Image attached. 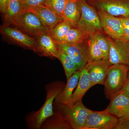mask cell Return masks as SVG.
Returning <instances> with one entry per match:
<instances>
[{"mask_svg":"<svg viewBox=\"0 0 129 129\" xmlns=\"http://www.w3.org/2000/svg\"><path fill=\"white\" fill-rule=\"evenodd\" d=\"M66 84L56 81L51 82L45 86L46 98L39 110L28 114L25 118L28 128L40 129L43 122L53 114V104L56 96L64 89Z\"/></svg>","mask_w":129,"mask_h":129,"instance_id":"1","label":"cell"},{"mask_svg":"<svg viewBox=\"0 0 129 129\" xmlns=\"http://www.w3.org/2000/svg\"><path fill=\"white\" fill-rule=\"evenodd\" d=\"M11 24L35 39L50 31L39 17L28 9L21 11L12 20L9 25Z\"/></svg>","mask_w":129,"mask_h":129,"instance_id":"2","label":"cell"},{"mask_svg":"<svg viewBox=\"0 0 129 129\" xmlns=\"http://www.w3.org/2000/svg\"><path fill=\"white\" fill-rule=\"evenodd\" d=\"M129 67L122 64L110 65L104 85L106 98L109 100L122 90L128 80Z\"/></svg>","mask_w":129,"mask_h":129,"instance_id":"3","label":"cell"},{"mask_svg":"<svg viewBox=\"0 0 129 129\" xmlns=\"http://www.w3.org/2000/svg\"><path fill=\"white\" fill-rule=\"evenodd\" d=\"M81 13L77 27L89 36L98 32H102L101 20L97 12L86 0H78Z\"/></svg>","mask_w":129,"mask_h":129,"instance_id":"4","label":"cell"},{"mask_svg":"<svg viewBox=\"0 0 129 129\" xmlns=\"http://www.w3.org/2000/svg\"><path fill=\"white\" fill-rule=\"evenodd\" d=\"M60 105L63 113L72 129H83L87 117L92 110L84 106L82 99L78 101L72 106L62 104Z\"/></svg>","mask_w":129,"mask_h":129,"instance_id":"5","label":"cell"},{"mask_svg":"<svg viewBox=\"0 0 129 129\" xmlns=\"http://www.w3.org/2000/svg\"><path fill=\"white\" fill-rule=\"evenodd\" d=\"M110 43L108 62L110 65L119 64L129 67V42L123 38L114 39L108 37Z\"/></svg>","mask_w":129,"mask_h":129,"instance_id":"6","label":"cell"},{"mask_svg":"<svg viewBox=\"0 0 129 129\" xmlns=\"http://www.w3.org/2000/svg\"><path fill=\"white\" fill-rule=\"evenodd\" d=\"M119 119L106 109L91 111L86 119L83 129H116Z\"/></svg>","mask_w":129,"mask_h":129,"instance_id":"7","label":"cell"},{"mask_svg":"<svg viewBox=\"0 0 129 129\" xmlns=\"http://www.w3.org/2000/svg\"><path fill=\"white\" fill-rule=\"evenodd\" d=\"M96 10H103L113 16H129V0H88Z\"/></svg>","mask_w":129,"mask_h":129,"instance_id":"8","label":"cell"},{"mask_svg":"<svg viewBox=\"0 0 129 129\" xmlns=\"http://www.w3.org/2000/svg\"><path fill=\"white\" fill-rule=\"evenodd\" d=\"M87 40L75 44H57L58 47L73 59L79 70L85 67L89 61Z\"/></svg>","mask_w":129,"mask_h":129,"instance_id":"9","label":"cell"},{"mask_svg":"<svg viewBox=\"0 0 129 129\" xmlns=\"http://www.w3.org/2000/svg\"><path fill=\"white\" fill-rule=\"evenodd\" d=\"M99 14L103 30L109 37L114 39L123 36V29L120 18L113 16L103 10H96Z\"/></svg>","mask_w":129,"mask_h":129,"instance_id":"10","label":"cell"},{"mask_svg":"<svg viewBox=\"0 0 129 129\" xmlns=\"http://www.w3.org/2000/svg\"><path fill=\"white\" fill-rule=\"evenodd\" d=\"M110 66L108 61L104 59L88 63L86 66L89 75L91 88L97 84L104 85Z\"/></svg>","mask_w":129,"mask_h":129,"instance_id":"11","label":"cell"},{"mask_svg":"<svg viewBox=\"0 0 129 129\" xmlns=\"http://www.w3.org/2000/svg\"><path fill=\"white\" fill-rule=\"evenodd\" d=\"M110 101L106 109L109 113L118 119L129 114V96L122 90L114 95Z\"/></svg>","mask_w":129,"mask_h":129,"instance_id":"12","label":"cell"},{"mask_svg":"<svg viewBox=\"0 0 129 129\" xmlns=\"http://www.w3.org/2000/svg\"><path fill=\"white\" fill-rule=\"evenodd\" d=\"M36 43L34 51L42 56L58 58V47L49 32L36 38Z\"/></svg>","mask_w":129,"mask_h":129,"instance_id":"13","label":"cell"},{"mask_svg":"<svg viewBox=\"0 0 129 129\" xmlns=\"http://www.w3.org/2000/svg\"><path fill=\"white\" fill-rule=\"evenodd\" d=\"M1 31L17 44L34 51L36 43L35 38L28 35L18 29L11 27L7 24L1 27Z\"/></svg>","mask_w":129,"mask_h":129,"instance_id":"14","label":"cell"},{"mask_svg":"<svg viewBox=\"0 0 129 129\" xmlns=\"http://www.w3.org/2000/svg\"><path fill=\"white\" fill-rule=\"evenodd\" d=\"M28 9L36 14L50 30L64 20L62 16L58 15L44 5H38Z\"/></svg>","mask_w":129,"mask_h":129,"instance_id":"15","label":"cell"},{"mask_svg":"<svg viewBox=\"0 0 129 129\" xmlns=\"http://www.w3.org/2000/svg\"><path fill=\"white\" fill-rule=\"evenodd\" d=\"M40 129H72L69 122L63 113L60 104L54 103L53 114L43 122Z\"/></svg>","mask_w":129,"mask_h":129,"instance_id":"16","label":"cell"},{"mask_svg":"<svg viewBox=\"0 0 129 129\" xmlns=\"http://www.w3.org/2000/svg\"><path fill=\"white\" fill-rule=\"evenodd\" d=\"M80 72V69L78 70L67 80L64 89L56 96L54 102L65 105L69 104L78 83Z\"/></svg>","mask_w":129,"mask_h":129,"instance_id":"17","label":"cell"},{"mask_svg":"<svg viewBox=\"0 0 129 129\" xmlns=\"http://www.w3.org/2000/svg\"><path fill=\"white\" fill-rule=\"evenodd\" d=\"M80 76L78 85L72 95L69 104L72 106L79 100H82L84 95L91 88L90 82L88 68L86 66L81 69Z\"/></svg>","mask_w":129,"mask_h":129,"instance_id":"18","label":"cell"},{"mask_svg":"<svg viewBox=\"0 0 129 129\" xmlns=\"http://www.w3.org/2000/svg\"><path fill=\"white\" fill-rule=\"evenodd\" d=\"M81 10L78 0H68L62 17L73 27H77L80 18Z\"/></svg>","mask_w":129,"mask_h":129,"instance_id":"19","label":"cell"},{"mask_svg":"<svg viewBox=\"0 0 129 129\" xmlns=\"http://www.w3.org/2000/svg\"><path fill=\"white\" fill-rule=\"evenodd\" d=\"M58 48L57 59L60 60L62 64L68 80L79 69L76 63L65 51L59 47H58Z\"/></svg>","mask_w":129,"mask_h":129,"instance_id":"20","label":"cell"},{"mask_svg":"<svg viewBox=\"0 0 129 129\" xmlns=\"http://www.w3.org/2000/svg\"><path fill=\"white\" fill-rule=\"evenodd\" d=\"M73 27L69 22L64 20L58 24L49 33L57 44H61L69 30Z\"/></svg>","mask_w":129,"mask_h":129,"instance_id":"21","label":"cell"},{"mask_svg":"<svg viewBox=\"0 0 129 129\" xmlns=\"http://www.w3.org/2000/svg\"><path fill=\"white\" fill-rule=\"evenodd\" d=\"M89 37L78 27H73L69 30L61 44L79 43L88 39Z\"/></svg>","mask_w":129,"mask_h":129,"instance_id":"22","label":"cell"},{"mask_svg":"<svg viewBox=\"0 0 129 129\" xmlns=\"http://www.w3.org/2000/svg\"><path fill=\"white\" fill-rule=\"evenodd\" d=\"M23 10L21 0H10L5 14V22L9 25L12 20Z\"/></svg>","mask_w":129,"mask_h":129,"instance_id":"23","label":"cell"},{"mask_svg":"<svg viewBox=\"0 0 129 129\" xmlns=\"http://www.w3.org/2000/svg\"><path fill=\"white\" fill-rule=\"evenodd\" d=\"M87 42L89 57V62L104 59L102 51L91 35H90L88 37Z\"/></svg>","mask_w":129,"mask_h":129,"instance_id":"24","label":"cell"},{"mask_svg":"<svg viewBox=\"0 0 129 129\" xmlns=\"http://www.w3.org/2000/svg\"><path fill=\"white\" fill-rule=\"evenodd\" d=\"M91 35L102 51L104 59L108 61L110 43L108 37L104 35L102 32H98Z\"/></svg>","mask_w":129,"mask_h":129,"instance_id":"25","label":"cell"},{"mask_svg":"<svg viewBox=\"0 0 129 129\" xmlns=\"http://www.w3.org/2000/svg\"><path fill=\"white\" fill-rule=\"evenodd\" d=\"M68 2V0H46L44 5L58 15L62 16Z\"/></svg>","mask_w":129,"mask_h":129,"instance_id":"26","label":"cell"},{"mask_svg":"<svg viewBox=\"0 0 129 129\" xmlns=\"http://www.w3.org/2000/svg\"><path fill=\"white\" fill-rule=\"evenodd\" d=\"M46 0H21L23 10H27L30 8L38 5H44Z\"/></svg>","mask_w":129,"mask_h":129,"instance_id":"27","label":"cell"},{"mask_svg":"<svg viewBox=\"0 0 129 129\" xmlns=\"http://www.w3.org/2000/svg\"><path fill=\"white\" fill-rule=\"evenodd\" d=\"M123 29V36L122 38L129 40V16L120 17Z\"/></svg>","mask_w":129,"mask_h":129,"instance_id":"28","label":"cell"},{"mask_svg":"<svg viewBox=\"0 0 129 129\" xmlns=\"http://www.w3.org/2000/svg\"><path fill=\"white\" fill-rule=\"evenodd\" d=\"M116 129H129V118L124 117L119 119Z\"/></svg>","mask_w":129,"mask_h":129,"instance_id":"29","label":"cell"},{"mask_svg":"<svg viewBox=\"0 0 129 129\" xmlns=\"http://www.w3.org/2000/svg\"><path fill=\"white\" fill-rule=\"evenodd\" d=\"M10 0H0V10L2 13L5 14L8 5Z\"/></svg>","mask_w":129,"mask_h":129,"instance_id":"30","label":"cell"},{"mask_svg":"<svg viewBox=\"0 0 129 129\" xmlns=\"http://www.w3.org/2000/svg\"><path fill=\"white\" fill-rule=\"evenodd\" d=\"M122 90L129 96V80L128 79L125 84Z\"/></svg>","mask_w":129,"mask_h":129,"instance_id":"31","label":"cell"},{"mask_svg":"<svg viewBox=\"0 0 129 129\" xmlns=\"http://www.w3.org/2000/svg\"><path fill=\"white\" fill-rule=\"evenodd\" d=\"M125 117H126L127 118H129V114H128V115H127V116H125Z\"/></svg>","mask_w":129,"mask_h":129,"instance_id":"32","label":"cell"},{"mask_svg":"<svg viewBox=\"0 0 129 129\" xmlns=\"http://www.w3.org/2000/svg\"><path fill=\"white\" fill-rule=\"evenodd\" d=\"M128 79L129 80V68L128 70Z\"/></svg>","mask_w":129,"mask_h":129,"instance_id":"33","label":"cell"},{"mask_svg":"<svg viewBox=\"0 0 129 129\" xmlns=\"http://www.w3.org/2000/svg\"></svg>","mask_w":129,"mask_h":129,"instance_id":"34","label":"cell"}]
</instances>
